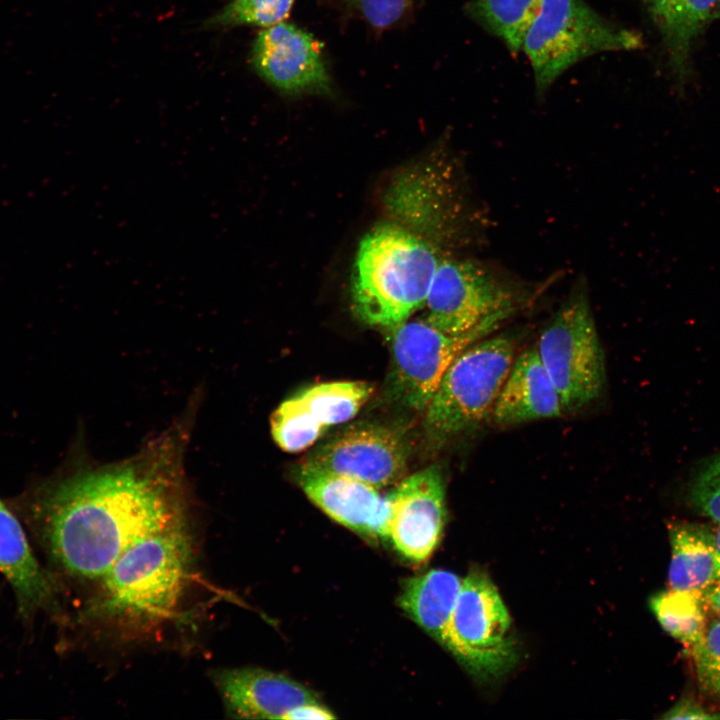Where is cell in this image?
<instances>
[{
  "mask_svg": "<svg viewBox=\"0 0 720 720\" xmlns=\"http://www.w3.org/2000/svg\"><path fill=\"white\" fill-rule=\"evenodd\" d=\"M172 440L119 464L59 484L45 503V533L71 574L100 579L120 555L150 534L185 525L180 454Z\"/></svg>",
  "mask_w": 720,
  "mask_h": 720,
  "instance_id": "6da1fadb",
  "label": "cell"
},
{
  "mask_svg": "<svg viewBox=\"0 0 720 720\" xmlns=\"http://www.w3.org/2000/svg\"><path fill=\"white\" fill-rule=\"evenodd\" d=\"M430 241L397 223L377 225L361 240L352 306L365 323L391 328L422 309L441 261Z\"/></svg>",
  "mask_w": 720,
  "mask_h": 720,
  "instance_id": "7a4b0ae2",
  "label": "cell"
},
{
  "mask_svg": "<svg viewBox=\"0 0 720 720\" xmlns=\"http://www.w3.org/2000/svg\"><path fill=\"white\" fill-rule=\"evenodd\" d=\"M191 562L186 524L141 538L100 578V610L133 623L167 616L184 591Z\"/></svg>",
  "mask_w": 720,
  "mask_h": 720,
  "instance_id": "3957f363",
  "label": "cell"
},
{
  "mask_svg": "<svg viewBox=\"0 0 720 720\" xmlns=\"http://www.w3.org/2000/svg\"><path fill=\"white\" fill-rule=\"evenodd\" d=\"M531 288L496 267L467 258L442 257L423 317L442 332L491 334L531 297Z\"/></svg>",
  "mask_w": 720,
  "mask_h": 720,
  "instance_id": "277c9868",
  "label": "cell"
},
{
  "mask_svg": "<svg viewBox=\"0 0 720 720\" xmlns=\"http://www.w3.org/2000/svg\"><path fill=\"white\" fill-rule=\"evenodd\" d=\"M640 44L638 33L599 14L584 0H542L521 50L541 98L579 61L601 52L633 50Z\"/></svg>",
  "mask_w": 720,
  "mask_h": 720,
  "instance_id": "5b68a950",
  "label": "cell"
},
{
  "mask_svg": "<svg viewBox=\"0 0 720 720\" xmlns=\"http://www.w3.org/2000/svg\"><path fill=\"white\" fill-rule=\"evenodd\" d=\"M515 355L514 340L499 335L478 340L453 360L425 410L432 439L448 440L491 417Z\"/></svg>",
  "mask_w": 720,
  "mask_h": 720,
  "instance_id": "8992f818",
  "label": "cell"
},
{
  "mask_svg": "<svg viewBox=\"0 0 720 720\" xmlns=\"http://www.w3.org/2000/svg\"><path fill=\"white\" fill-rule=\"evenodd\" d=\"M565 412L596 400L605 386V360L587 287L580 280L535 345Z\"/></svg>",
  "mask_w": 720,
  "mask_h": 720,
  "instance_id": "52a82bcc",
  "label": "cell"
},
{
  "mask_svg": "<svg viewBox=\"0 0 720 720\" xmlns=\"http://www.w3.org/2000/svg\"><path fill=\"white\" fill-rule=\"evenodd\" d=\"M446 649L475 677L495 680L517 663L511 618L493 582L479 571L462 579Z\"/></svg>",
  "mask_w": 720,
  "mask_h": 720,
  "instance_id": "ba28073f",
  "label": "cell"
},
{
  "mask_svg": "<svg viewBox=\"0 0 720 720\" xmlns=\"http://www.w3.org/2000/svg\"><path fill=\"white\" fill-rule=\"evenodd\" d=\"M391 329L392 394L403 406L419 412H425L453 360L489 335L483 331L448 335L423 316Z\"/></svg>",
  "mask_w": 720,
  "mask_h": 720,
  "instance_id": "9c48e42d",
  "label": "cell"
},
{
  "mask_svg": "<svg viewBox=\"0 0 720 720\" xmlns=\"http://www.w3.org/2000/svg\"><path fill=\"white\" fill-rule=\"evenodd\" d=\"M449 162L424 164L406 172L391 188L388 202L397 222L437 248L459 232L463 199ZM439 249V248H438Z\"/></svg>",
  "mask_w": 720,
  "mask_h": 720,
  "instance_id": "30bf717a",
  "label": "cell"
},
{
  "mask_svg": "<svg viewBox=\"0 0 720 720\" xmlns=\"http://www.w3.org/2000/svg\"><path fill=\"white\" fill-rule=\"evenodd\" d=\"M407 457L406 443L398 432L385 426L361 425L324 443L303 464L382 489L403 478Z\"/></svg>",
  "mask_w": 720,
  "mask_h": 720,
  "instance_id": "8fae6325",
  "label": "cell"
},
{
  "mask_svg": "<svg viewBox=\"0 0 720 720\" xmlns=\"http://www.w3.org/2000/svg\"><path fill=\"white\" fill-rule=\"evenodd\" d=\"M250 60L260 77L286 95L332 94L321 43L297 26L280 22L264 28Z\"/></svg>",
  "mask_w": 720,
  "mask_h": 720,
  "instance_id": "7c38bea8",
  "label": "cell"
},
{
  "mask_svg": "<svg viewBox=\"0 0 720 720\" xmlns=\"http://www.w3.org/2000/svg\"><path fill=\"white\" fill-rule=\"evenodd\" d=\"M389 539L406 559L422 563L437 547L446 520L445 485L436 466L402 478L388 494Z\"/></svg>",
  "mask_w": 720,
  "mask_h": 720,
  "instance_id": "4fadbf2b",
  "label": "cell"
},
{
  "mask_svg": "<svg viewBox=\"0 0 720 720\" xmlns=\"http://www.w3.org/2000/svg\"><path fill=\"white\" fill-rule=\"evenodd\" d=\"M297 480L306 496L331 519L370 539H389L387 494L356 479L301 464Z\"/></svg>",
  "mask_w": 720,
  "mask_h": 720,
  "instance_id": "5bb4252c",
  "label": "cell"
},
{
  "mask_svg": "<svg viewBox=\"0 0 720 720\" xmlns=\"http://www.w3.org/2000/svg\"><path fill=\"white\" fill-rule=\"evenodd\" d=\"M214 681L227 712L238 718L285 719L297 706L318 701L297 681L259 668L222 669Z\"/></svg>",
  "mask_w": 720,
  "mask_h": 720,
  "instance_id": "9a60e30c",
  "label": "cell"
},
{
  "mask_svg": "<svg viewBox=\"0 0 720 720\" xmlns=\"http://www.w3.org/2000/svg\"><path fill=\"white\" fill-rule=\"evenodd\" d=\"M564 410L559 394L535 346L515 357L495 402L492 419L509 426L555 418Z\"/></svg>",
  "mask_w": 720,
  "mask_h": 720,
  "instance_id": "2e32d148",
  "label": "cell"
},
{
  "mask_svg": "<svg viewBox=\"0 0 720 720\" xmlns=\"http://www.w3.org/2000/svg\"><path fill=\"white\" fill-rule=\"evenodd\" d=\"M0 571L13 586L23 613L51 603V585L33 557L19 522L1 501Z\"/></svg>",
  "mask_w": 720,
  "mask_h": 720,
  "instance_id": "e0dca14e",
  "label": "cell"
},
{
  "mask_svg": "<svg viewBox=\"0 0 720 720\" xmlns=\"http://www.w3.org/2000/svg\"><path fill=\"white\" fill-rule=\"evenodd\" d=\"M461 582L450 571L432 569L409 578L399 597L405 613L445 648Z\"/></svg>",
  "mask_w": 720,
  "mask_h": 720,
  "instance_id": "ac0fdd59",
  "label": "cell"
},
{
  "mask_svg": "<svg viewBox=\"0 0 720 720\" xmlns=\"http://www.w3.org/2000/svg\"><path fill=\"white\" fill-rule=\"evenodd\" d=\"M669 586L702 594L717 579L714 532L698 523L675 522L669 528Z\"/></svg>",
  "mask_w": 720,
  "mask_h": 720,
  "instance_id": "d6986e66",
  "label": "cell"
},
{
  "mask_svg": "<svg viewBox=\"0 0 720 720\" xmlns=\"http://www.w3.org/2000/svg\"><path fill=\"white\" fill-rule=\"evenodd\" d=\"M663 36L674 66L682 70L693 39L712 19L718 0H643Z\"/></svg>",
  "mask_w": 720,
  "mask_h": 720,
  "instance_id": "ffe728a7",
  "label": "cell"
},
{
  "mask_svg": "<svg viewBox=\"0 0 720 720\" xmlns=\"http://www.w3.org/2000/svg\"><path fill=\"white\" fill-rule=\"evenodd\" d=\"M373 392L363 381L324 382L291 396L303 414L324 432L352 419Z\"/></svg>",
  "mask_w": 720,
  "mask_h": 720,
  "instance_id": "44dd1931",
  "label": "cell"
},
{
  "mask_svg": "<svg viewBox=\"0 0 720 720\" xmlns=\"http://www.w3.org/2000/svg\"><path fill=\"white\" fill-rule=\"evenodd\" d=\"M542 0H470L464 12L487 33L499 38L517 54L537 16Z\"/></svg>",
  "mask_w": 720,
  "mask_h": 720,
  "instance_id": "7402d4cb",
  "label": "cell"
},
{
  "mask_svg": "<svg viewBox=\"0 0 720 720\" xmlns=\"http://www.w3.org/2000/svg\"><path fill=\"white\" fill-rule=\"evenodd\" d=\"M705 606L702 594L671 588L649 600V607L662 629L687 650L704 632L707 624Z\"/></svg>",
  "mask_w": 720,
  "mask_h": 720,
  "instance_id": "603a6c76",
  "label": "cell"
},
{
  "mask_svg": "<svg viewBox=\"0 0 720 720\" xmlns=\"http://www.w3.org/2000/svg\"><path fill=\"white\" fill-rule=\"evenodd\" d=\"M295 0H232L210 18L207 27L252 25L267 28L283 22Z\"/></svg>",
  "mask_w": 720,
  "mask_h": 720,
  "instance_id": "cb8c5ba5",
  "label": "cell"
},
{
  "mask_svg": "<svg viewBox=\"0 0 720 720\" xmlns=\"http://www.w3.org/2000/svg\"><path fill=\"white\" fill-rule=\"evenodd\" d=\"M688 652L699 688L706 695L720 700V618L707 622L702 636Z\"/></svg>",
  "mask_w": 720,
  "mask_h": 720,
  "instance_id": "d4e9b609",
  "label": "cell"
},
{
  "mask_svg": "<svg viewBox=\"0 0 720 720\" xmlns=\"http://www.w3.org/2000/svg\"><path fill=\"white\" fill-rule=\"evenodd\" d=\"M688 498L698 513L720 523V452L697 470L689 484Z\"/></svg>",
  "mask_w": 720,
  "mask_h": 720,
  "instance_id": "484cf974",
  "label": "cell"
},
{
  "mask_svg": "<svg viewBox=\"0 0 720 720\" xmlns=\"http://www.w3.org/2000/svg\"><path fill=\"white\" fill-rule=\"evenodd\" d=\"M368 24L385 30L399 23L411 8L412 0H344Z\"/></svg>",
  "mask_w": 720,
  "mask_h": 720,
  "instance_id": "4316f807",
  "label": "cell"
},
{
  "mask_svg": "<svg viewBox=\"0 0 720 720\" xmlns=\"http://www.w3.org/2000/svg\"><path fill=\"white\" fill-rule=\"evenodd\" d=\"M663 719H720V714H713L706 710L696 701L690 698L680 700L676 705L669 709L663 716Z\"/></svg>",
  "mask_w": 720,
  "mask_h": 720,
  "instance_id": "83f0119b",
  "label": "cell"
},
{
  "mask_svg": "<svg viewBox=\"0 0 720 720\" xmlns=\"http://www.w3.org/2000/svg\"><path fill=\"white\" fill-rule=\"evenodd\" d=\"M334 718L335 715L332 714L331 711H329L327 708L319 704L318 701H316L297 706L287 714L285 720H327Z\"/></svg>",
  "mask_w": 720,
  "mask_h": 720,
  "instance_id": "f1b7e54d",
  "label": "cell"
},
{
  "mask_svg": "<svg viewBox=\"0 0 720 720\" xmlns=\"http://www.w3.org/2000/svg\"><path fill=\"white\" fill-rule=\"evenodd\" d=\"M706 606L720 616V578L713 582L703 593Z\"/></svg>",
  "mask_w": 720,
  "mask_h": 720,
  "instance_id": "f546056e",
  "label": "cell"
},
{
  "mask_svg": "<svg viewBox=\"0 0 720 720\" xmlns=\"http://www.w3.org/2000/svg\"><path fill=\"white\" fill-rule=\"evenodd\" d=\"M713 532H714V542H715L717 579H719L720 578V523H717V527Z\"/></svg>",
  "mask_w": 720,
  "mask_h": 720,
  "instance_id": "4dcf8cb0",
  "label": "cell"
},
{
  "mask_svg": "<svg viewBox=\"0 0 720 720\" xmlns=\"http://www.w3.org/2000/svg\"><path fill=\"white\" fill-rule=\"evenodd\" d=\"M718 3L720 4V0H718Z\"/></svg>",
  "mask_w": 720,
  "mask_h": 720,
  "instance_id": "1f68e13d",
  "label": "cell"
}]
</instances>
